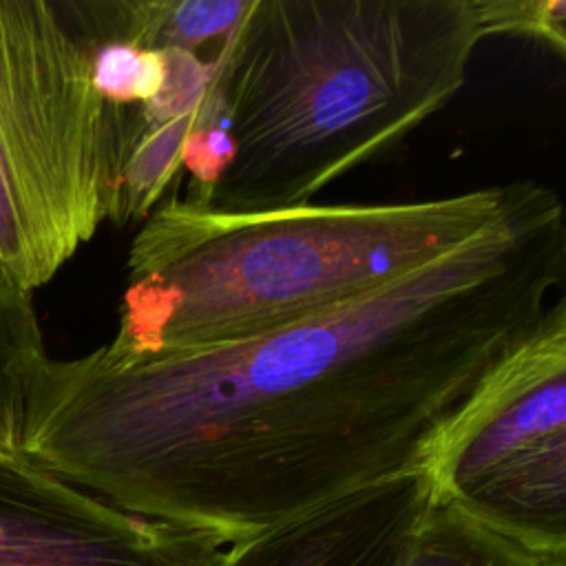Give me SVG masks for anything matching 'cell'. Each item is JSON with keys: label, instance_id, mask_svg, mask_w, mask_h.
I'll return each mask as SVG.
<instances>
[{"label": "cell", "instance_id": "obj_11", "mask_svg": "<svg viewBox=\"0 0 566 566\" xmlns=\"http://www.w3.org/2000/svg\"><path fill=\"white\" fill-rule=\"evenodd\" d=\"M482 35H522L553 46L559 55L566 49V2L564 0H473Z\"/></svg>", "mask_w": 566, "mask_h": 566}, {"label": "cell", "instance_id": "obj_3", "mask_svg": "<svg viewBox=\"0 0 566 566\" xmlns=\"http://www.w3.org/2000/svg\"><path fill=\"white\" fill-rule=\"evenodd\" d=\"M515 181L398 203H303L228 212L168 199L126 254L113 360L265 334L343 307L491 226Z\"/></svg>", "mask_w": 566, "mask_h": 566}, {"label": "cell", "instance_id": "obj_4", "mask_svg": "<svg viewBox=\"0 0 566 566\" xmlns=\"http://www.w3.org/2000/svg\"><path fill=\"white\" fill-rule=\"evenodd\" d=\"M115 113L57 0H0V274L33 294L115 221Z\"/></svg>", "mask_w": 566, "mask_h": 566}, {"label": "cell", "instance_id": "obj_8", "mask_svg": "<svg viewBox=\"0 0 566 566\" xmlns=\"http://www.w3.org/2000/svg\"><path fill=\"white\" fill-rule=\"evenodd\" d=\"M402 566H566V553H537L431 497Z\"/></svg>", "mask_w": 566, "mask_h": 566}, {"label": "cell", "instance_id": "obj_10", "mask_svg": "<svg viewBox=\"0 0 566 566\" xmlns=\"http://www.w3.org/2000/svg\"><path fill=\"white\" fill-rule=\"evenodd\" d=\"M71 29L88 53L95 91L108 106H144L153 102L166 86L170 73V55L166 51L144 49L115 38L86 35L73 24Z\"/></svg>", "mask_w": 566, "mask_h": 566}, {"label": "cell", "instance_id": "obj_9", "mask_svg": "<svg viewBox=\"0 0 566 566\" xmlns=\"http://www.w3.org/2000/svg\"><path fill=\"white\" fill-rule=\"evenodd\" d=\"M31 296L0 274V451L4 453H20L27 389L49 356Z\"/></svg>", "mask_w": 566, "mask_h": 566}, {"label": "cell", "instance_id": "obj_5", "mask_svg": "<svg viewBox=\"0 0 566 566\" xmlns=\"http://www.w3.org/2000/svg\"><path fill=\"white\" fill-rule=\"evenodd\" d=\"M433 497L537 553H566V301L433 438Z\"/></svg>", "mask_w": 566, "mask_h": 566}, {"label": "cell", "instance_id": "obj_1", "mask_svg": "<svg viewBox=\"0 0 566 566\" xmlns=\"http://www.w3.org/2000/svg\"><path fill=\"white\" fill-rule=\"evenodd\" d=\"M564 279L562 199L515 181L482 232L343 307L137 360L46 356L20 453L122 511L232 544L422 467Z\"/></svg>", "mask_w": 566, "mask_h": 566}, {"label": "cell", "instance_id": "obj_7", "mask_svg": "<svg viewBox=\"0 0 566 566\" xmlns=\"http://www.w3.org/2000/svg\"><path fill=\"white\" fill-rule=\"evenodd\" d=\"M431 497L416 467L237 539L217 566H402Z\"/></svg>", "mask_w": 566, "mask_h": 566}, {"label": "cell", "instance_id": "obj_2", "mask_svg": "<svg viewBox=\"0 0 566 566\" xmlns=\"http://www.w3.org/2000/svg\"><path fill=\"white\" fill-rule=\"evenodd\" d=\"M482 40L473 0H250L212 64L230 155L203 206L312 203L438 113Z\"/></svg>", "mask_w": 566, "mask_h": 566}, {"label": "cell", "instance_id": "obj_6", "mask_svg": "<svg viewBox=\"0 0 566 566\" xmlns=\"http://www.w3.org/2000/svg\"><path fill=\"white\" fill-rule=\"evenodd\" d=\"M226 542L146 520L0 451V566H217Z\"/></svg>", "mask_w": 566, "mask_h": 566}]
</instances>
